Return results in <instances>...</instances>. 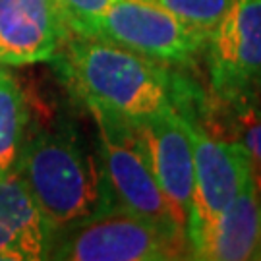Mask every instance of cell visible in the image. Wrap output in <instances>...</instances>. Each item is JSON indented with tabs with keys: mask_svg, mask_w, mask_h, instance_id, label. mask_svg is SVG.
Listing matches in <instances>:
<instances>
[{
	"mask_svg": "<svg viewBox=\"0 0 261 261\" xmlns=\"http://www.w3.org/2000/svg\"><path fill=\"white\" fill-rule=\"evenodd\" d=\"M55 60L68 89L91 114L140 124L174 109L186 114L197 101L170 66L109 39L72 35Z\"/></svg>",
	"mask_w": 261,
	"mask_h": 261,
	"instance_id": "1",
	"label": "cell"
},
{
	"mask_svg": "<svg viewBox=\"0 0 261 261\" xmlns=\"http://www.w3.org/2000/svg\"><path fill=\"white\" fill-rule=\"evenodd\" d=\"M16 170L53 236L114 207L99 155L89 153L72 128L35 134L23 143Z\"/></svg>",
	"mask_w": 261,
	"mask_h": 261,
	"instance_id": "2",
	"label": "cell"
},
{
	"mask_svg": "<svg viewBox=\"0 0 261 261\" xmlns=\"http://www.w3.org/2000/svg\"><path fill=\"white\" fill-rule=\"evenodd\" d=\"M186 234L124 207H111L53 236L48 259L170 261L186 259Z\"/></svg>",
	"mask_w": 261,
	"mask_h": 261,
	"instance_id": "3",
	"label": "cell"
},
{
	"mask_svg": "<svg viewBox=\"0 0 261 261\" xmlns=\"http://www.w3.org/2000/svg\"><path fill=\"white\" fill-rule=\"evenodd\" d=\"M215 99L230 107L261 89V0H230L203 53Z\"/></svg>",
	"mask_w": 261,
	"mask_h": 261,
	"instance_id": "4",
	"label": "cell"
},
{
	"mask_svg": "<svg viewBox=\"0 0 261 261\" xmlns=\"http://www.w3.org/2000/svg\"><path fill=\"white\" fill-rule=\"evenodd\" d=\"M97 37L167 66H190L205 53L207 35L155 0H116Z\"/></svg>",
	"mask_w": 261,
	"mask_h": 261,
	"instance_id": "5",
	"label": "cell"
},
{
	"mask_svg": "<svg viewBox=\"0 0 261 261\" xmlns=\"http://www.w3.org/2000/svg\"><path fill=\"white\" fill-rule=\"evenodd\" d=\"M93 116L99 126V161L114 207H124L186 234L151 172L134 124L103 114Z\"/></svg>",
	"mask_w": 261,
	"mask_h": 261,
	"instance_id": "6",
	"label": "cell"
},
{
	"mask_svg": "<svg viewBox=\"0 0 261 261\" xmlns=\"http://www.w3.org/2000/svg\"><path fill=\"white\" fill-rule=\"evenodd\" d=\"M188 134L194 151V194L186 240L232 203L252 170V155L240 141L219 140L192 122Z\"/></svg>",
	"mask_w": 261,
	"mask_h": 261,
	"instance_id": "7",
	"label": "cell"
},
{
	"mask_svg": "<svg viewBox=\"0 0 261 261\" xmlns=\"http://www.w3.org/2000/svg\"><path fill=\"white\" fill-rule=\"evenodd\" d=\"M134 128L153 176L186 230L194 194V151L188 120L174 109L134 124Z\"/></svg>",
	"mask_w": 261,
	"mask_h": 261,
	"instance_id": "8",
	"label": "cell"
},
{
	"mask_svg": "<svg viewBox=\"0 0 261 261\" xmlns=\"http://www.w3.org/2000/svg\"><path fill=\"white\" fill-rule=\"evenodd\" d=\"M70 33L56 0H0V64L55 60Z\"/></svg>",
	"mask_w": 261,
	"mask_h": 261,
	"instance_id": "9",
	"label": "cell"
},
{
	"mask_svg": "<svg viewBox=\"0 0 261 261\" xmlns=\"http://www.w3.org/2000/svg\"><path fill=\"white\" fill-rule=\"evenodd\" d=\"M192 259L248 261L261 259V194L252 170L240 194L211 224L188 236Z\"/></svg>",
	"mask_w": 261,
	"mask_h": 261,
	"instance_id": "10",
	"label": "cell"
},
{
	"mask_svg": "<svg viewBox=\"0 0 261 261\" xmlns=\"http://www.w3.org/2000/svg\"><path fill=\"white\" fill-rule=\"evenodd\" d=\"M53 232L18 170L0 176V261L48 259Z\"/></svg>",
	"mask_w": 261,
	"mask_h": 261,
	"instance_id": "11",
	"label": "cell"
},
{
	"mask_svg": "<svg viewBox=\"0 0 261 261\" xmlns=\"http://www.w3.org/2000/svg\"><path fill=\"white\" fill-rule=\"evenodd\" d=\"M28 107L18 80L0 70V176L16 170L25 143Z\"/></svg>",
	"mask_w": 261,
	"mask_h": 261,
	"instance_id": "12",
	"label": "cell"
},
{
	"mask_svg": "<svg viewBox=\"0 0 261 261\" xmlns=\"http://www.w3.org/2000/svg\"><path fill=\"white\" fill-rule=\"evenodd\" d=\"M114 2L116 0H56L70 37H97L101 19Z\"/></svg>",
	"mask_w": 261,
	"mask_h": 261,
	"instance_id": "13",
	"label": "cell"
},
{
	"mask_svg": "<svg viewBox=\"0 0 261 261\" xmlns=\"http://www.w3.org/2000/svg\"><path fill=\"white\" fill-rule=\"evenodd\" d=\"M163 8L186 21L188 25L203 31L207 37L221 21L230 0H155Z\"/></svg>",
	"mask_w": 261,
	"mask_h": 261,
	"instance_id": "14",
	"label": "cell"
},
{
	"mask_svg": "<svg viewBox=\"0 0 261 261\" xmlns=\"http://www.w3.org/2000/svg\"><path fill=\"white\" fill-rule=\"evenodd\" d=\"M232 109L236 111L232 132L240 138L244 147L250 151L253 161L261 163V109L253 107L252 101L232 105Z\"/></svg>",
	"mask_w": 261,
	"mask_h": 261,
	"instance_id": "15",
	"label": "cell"
},
{
	"mask_svg": "<svg viewBox=\"0 0 261 261\" xmlns=\"http://www.w3.org/2000/svg\"><path fill=\"white\" fill-rule=\"evenodd\" d=\"M2 68H4V66H2V64H0V70H2Z\"/></svg>",
	"mask_w": 261,
	"mask_h": 261,
	"instance_id": "16",
	"label": "cell"
}]
</instances>
